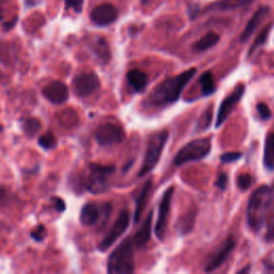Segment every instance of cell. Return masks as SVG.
<instances>
[{
    "label": "cell",
    "mask_w": 274,
    "mask_h": 274,
    "mask_svg": "<svg viewBox=\"0 0 274 274\" xmlns=\"http://www.w3.org/2000/svg\"><path fill=\"white\" fill-rule=\"evenodd\" d=\"M101 210H100L96 204H86L80 211L79 220L80 223L85 226H91L98 223V221L101 217Z\"/></svg>",
    "instance_id": "d6986e66"
},
{
    "label": "cell",
    "mask_w": 274,
    "mask_h": 274,
    "mask_svg": "<svg viewBox=\"0 0 274 274\" xmlns=\"http://www.w3.org/2000/svg\"><path fill=\"white\" fill-rule=\"evenodd\" d=\"M116 167L114 165H101L91 163L88 166L86 175L83 177L84 188L94 194H100L107 189L109 176L114 173Z\"/></svg>",
    "instance_id": "277c9868"
},
{
    "label": "cell",
    "mask_w": 274,
    "mask_h": 274,
    "mask_svg": "<svg viewBox=\"0 0 274 274\" xmlns=\"http://www.w3.org/2000/svg\"><path fill=\"white\" fill-rule=\"evenodd\" d=\"M264 241L267 243L274 242V205L268 214V223H267V232L264 235Z\"/></svg>",
    "instance_id": "83f0119b"
},
{
    "label": "cell",
    "mask_w": 274,
    "mask_h": 274,
    "mask_svg": "<svg viewBox=\"0 0 274 274\" xmlns=\"http://www.w3.org/2000/svg\"><path fill=\"white\" fill-rule=\"evenodd\" d=\"M21 123L23 131L29 137H34L41 130V122L39 119H36V118H24Z\"/></svg>",
    "instance_id": "cb8c5ba5"
},
{
    "label": "cell",
    "mask_w": 274,
    "mask_h": 274,
    "mask_svg": "<svg viewBox=\"0 0 274 274\" xmlns=\"http://www.w3.org/2000/svg\"><path fill=\"white\" fill-rule=\"evenodd\" d=\"M152 218H153V212L151 211L148 216L146 217L143 225L139 231L133 237V243L137 246L139 249L144 248V246L147 244L150 240L151 237V227H152Z\"/></svg>",
    "instance_id": "e0dca14e"
},
{
    "label": "cell",
    "mask_w": 274,
    "mask_h": 274,
    "mask_svg": "<svg viewBox=\"0 0 274 274\" xmlns=\"http://www.w3.org/2000/svg\"><path fill=\"white\" fill-rule=\"evenodd\" d=\"M73 88L78 97L86 98L100 88V79L94 72H84L73 80Z\"/></svg>",
    "instance_id": "30bf717a"
},
{
    "label": "cell",
    "mask_w": 274,
    "mask_h": 274,
    "mask_svg": "<svg viewBox=\"0 0 274 274\" xmlns=\"http://www.w3.org/2000/svg\"><path fill=\"white\" fill-rule=\"evenodd\" d=\"M90 18L93 23L98 26H108L116 22L118 18V11L111 4H102L93 9L90 13Z\"/></svg>",
    "instance_id": "7c38bea8"
},
{
    "label": "cell",
    "mask_w": 274,
    "mask_h": 274,
    "mask_svg": "<svg viewBox=\"0 0 274 274\" xmlns=\"http://www.w3.org/2000/svg\"><path fill=\"white\" fill-rule=\"evenodd\" d=\"M131 222V213L129 210H122V211L118 215L117 220L111 231L105 236V238L102 240V242L99 245V250L101 252L107 251L111 246L120 238V237L124 234V232L129 228Z\"/></svg>",
    "instance_id": "52a82bcc"
},
{
    "label": "cell",
    "mask_w": 274,
    "mask_h": 274,
    "mask_svg": "<svg viewBox=\"0 0 274 274\" xmlns=\"http://www.w3.org/2000/svg\"><path fill=\"white\" fill-rule=\"evenodd\" d=\"M245 91V87L244 85H238L237 86L233 93L227 96L220 105V108H218L217 112V116H216V122H215V126L220 127L232 114V112L236 108V106L238 105V103L240 102V100L242 99L243 95Z\"/></svg>",
    "instance_id": "9c48e42d"
},
{
    "label": "cell",
    "mask_w": 274,
    "mask_h": 274,
    "mask_svg": "<svg viewBox=\"0 0 274 274\" xmlns=\"http://www.w3.org/2000/svg\"><path fill=\"white\" fill-rule=\"evenodd\" d=\"M227 184H228V177H227L226 173H224V172L218 173V176H217L216 181L214 184L215 187L222 191H225L227 188Z\"/></svg>",
    "instance_id": "d590c367"
},
{
    "label": "cell",
    "mask_w": 274,
    "mask_h": 274,
    "mask_svg": "<svg viewBox=\"0 0 274 274\" xmlns=\"http://www.w3.org/2000/svg\"><path fill=\"white\" fill-rule=\"evenodd\" d=\"M167 141H168V131L166 130L160 131L150 137L147 146V150H146L143 166L141 167L139 172V177H144L146 175H148V173L158 165Z\"/></svg>",
    "instance_id": "5b68a950"
},
{
    "label": "cell",
    "mask_w": 274,
    "mask_h": 274,
    "mask_svg": "<svg viewBox=\"0 0 274 274\" xmlns=\"http://www.w3.org/2000/svg\"><path fill=\"white\" fill-rule=\"evenodd\" d=\"M250 270H251V267L246 266L244 269H241L240 271H238V273H248V272H250Z\"/></svg>",
    "instance_id": "74e56055"
},
{
    "label": "cell",
    "mask_w": 274,
    "mask_h": 274,
    "mask_svg": "<svg viewBox=\"0 0 274 274\" xmlns=\"http://www.w3.org/2000/svg\"><path fill=\"white\" fill-rule=\"evenodd\" d=\"M3 129H4V127H3V125H2V124H0V132H3Z\"/></svg>",
    "instance_id": "f35d334b"
},
{
    "label": "cell",
    "mask_w": 274,
    "mask_h": 274,
    "mask_svg": "<svg viewBox=\"0 0 274 274\" xmlns=\"http://www.w3.org/2000/svg\"><path fill=\"white\" fill-rule=\"evenodd\" d=\"M273 200V191L266 186H261L253 192L248 204L246 221L251 230L258 233L270 212Z\"/></svg>",
    "instance_id": "7a4b0ae2"
},
{
    "label": "cell",
    "mask_w": 274,
    "mask_h": 274,
    "mask_svg": "<svg viewBox=\"0 0 274 274\" xmlns=\"http://www.w3.org/2000/svg\"><path fill=\"white\" fill-rule=\"evenodd\" d=\"M173 191L175 190H173L172 187L168 188L165 191V193L163 194V196L161 198V202H160L159 216H158L157 224H155V231H154L155 236H157L158 239H160V240H162L164 238V236H165Z\"/></svg>",
    "instance_id": "8fae6325"
},
{
    "label": "cell",
    "mask_w": 274,
    "mask_h": 274,
    "mask_svg": "<svg viewBox=\"0 0 274 274\" xmlns=\"http://www.w3.org/2000/svg\"><path fill=\"white\" fill-rule=\"evenodd\" d=\"M52 202H53L54 208L56 209L58 212H63L66 210V203L62 198H60V197H52Z\"/></svg>",
    "instance_id": "8d00e7d4"
},
{
    "label": "cell",
    "mask_w": 274,
    "mask_h": 274,
    "mask_svg": "<svg viewBox=\"0 0 274 274\" xmlns=\"http://www.w3.org/2000/svg\"><path fill=\"white\" fill-rule=\"evenodd\" d=\"M220 41V35L215 32H208L204 36H202L194 45H193V51L197 53L206 52L209 49L213 48Z\"/></svg>",
    "instance_id": "44dd1931"
},
{
    "label": "cell",
    "mask_w": 274,
    "mask_h": 274,
    "mask_svg": "<svg viewBox=\"0 0 274 274\" xmlns=\"http://www.w3.org/2000/svg\"><path fill=\"white\" fill-rule=\"evenodd\" d=\"M43 96L54 104H62L68 101L69 89L62 81L54 80L44 87Z\"/></svg>",
    "instance_id": "5bb4252c"
},
{
    "label": "cell",
    "mask_w": 274,
    "mask_h": 274,
    "mask_svg": "<svg viewBox=\"0 0 274 274\" xmlns=\"http://www.w3.org/2000/svg\"><path fill=\"white\" fill-rule=\"evenodd\" d=\"M241 157H242L241 152H226L221 155L220 161L224 164L234 163L236 161H238L239 159H241Z\"/></svg>",
    "instance_id": "1f68e13d"
},
{
    "label": "cell",
    "mask_w": 274,
    "mask_h": 274,
    "mask_svg": "<svg viewBox=\"0 0 274 274\" xmlns=\"http://www.w3.org/2000/svg\"><path fill=\"white\" fill-rule=\"evenodd\" d=\"M151 188H152V180H148L145 184V186L143 187L139 197L136 198V207H135V211H134V222L135 223H139L141 220V216H142L144 210L146 208V205H147V202H148Z\"/></svg>",
    "instance_id": "ffe728a7"
},
{
    "label": "cell",
    "mask_w": 274,
    "mask_h": 274,
    "mask_svg": "<svg viewBox=\"0 0 274 274\" xmlns=\"http://www.w3.org/2000/svg\"><path fill=\"white\" fill-rule=\"evenodd\" d=\"M199 85L202 88L203 96H211L215 93V83H214V76L210 71L203 73L199 77Z\"/></svg>",
    "instance_id": "603a6c76"
},
{
    "label": "cell",
    "mask_w": 274,
    "mask_h": 274,
    "mask_svg": "<svg viewBox=\"0 0 274 274\" xmlns=\"http://www.w3.org/2000/svg\"><path fill=\"white\" fill-rule=\"evenodd\" d=\"M210 151H211V140H194L179 150L175 160H173V164L176 166H181L187 163L203 160L208 157Z\"/></svg>",
    "instance_id": "8992f818"
},
{
    "label": "cell",
    "mask_w": 274,
    "mask_h": 274,
    "mask_svg": "<svg viewBox=\"0 0 274 274\" xmlns=\"http://www.w3.org/2000/svg\"><path fill=\"white\" fill-rule=\"evenodd\" d=\"M47 236H48V231L43 225L36 226L31 232V238L34 241H38V242L43 241L45 238H47Z\"/></svg>",
    "instance_id": "f546056e"
},
{
    "label": "cell",
    "mask_w": 274,
    "mask_h": 274,
    "mask_svg": "<svg viewBox=\"0 0 274 274\" xmlns=\"http://www.w3.org/2000/svg\"><path fill=\"white\" fill-rule=\"evenodd\" d=\"M10 200H11L10 191L5 188H0V208L8 205Z\"/></svg>",
    "instance_id": "e575fe53"
},
{
    "label": "cell",
    "mask_w": 274,
    "mask_h": 274,
    "mask_svg": "<svg viewBox=\"0 0 274 274\" xmlns=\"http://www.w3.org/2000/svg\"><path fill=\"white\" fill-rule=\"evenodd\" d=\"M271 28H272V25L267 26L266 28L262 29V31L257 35V38L255 39L254 43L252 44V47H251V49H250V51H249V55H250V56H251V55H252L255 51L258 50L259 48H261L262 45L267 42L268 36H269V34H270Z\"/></svg>",
    "instance_id": "484cf974"
},
{
    "label": "cell",
    "mask_w": 274,
    "mask_h": 274,
    "mask_svg": "<svg viewBox=\"0 0 274 274\" xmlns=\"http://www.w3.org/2000/svg\"><path fill=\"white\" fill-rule=\"evenodd\" d=\"M254 2L255 0H216V2L211 3L207 7H205L202 10V12L208 13V12H213V11L235 10V9L250 6Z\"/></svg>",
    "instance_id": "9a60e30c"
},
{
    "label": "cell",
    "mask_w": 274,
    "mask_h": 274,
    "mask_svg": "<svg viewBox=\"0 0 274 274\" xmlns=\"http://www.w3.org/2000/svg\"><path fill=\"white\" fill-rule=\"evenodd\" d=\"M84 0H66V8L73 9L76 13L81 12L83 10Z\"/></svg>",
    "instance_id": "836d02e7"
},
{
    "label": "cell",
    "mask_w": 274,
    "mask_h": 274,
    "mask_svg": "<svg viewBox=\"0 0 274 274\" xmlns=\"http://www.w3.org/2000/svg\"><path fill=\"white\" fill-rule=\"evenodd\" d=\"M108 273H132L135 271L133 241L123 240L111 254L107 262Z\"/></svg>",
    "instance_id": "3957f363"
},
{
    "label": "cell",
    "mask_w": 274,
    "mask_h": 274,
    "mask_svg": "<svg viewBox=\"0 0 274 274\" xmlns=\"http://www.w3.org/2000/svg\"><path fill=\"white\" fill-rule=\"evenodd\" d=\"M253 185V177L250 173H242L237 178V186L241 191L249 190Z\"/></svg>",
    "instance_id": "f1b7e54d"
},
{
    "label": "cell",
    "mask_w": 274,
    "mask_h": 274,
    "mask_svg": "<svg viewBox=\"0 0 274 274\" xmlns=\"http://www.w3.org/2000/svg\"><path fill=\"white\" fill-rule=\"evenodd\" d=\"M94 51L99 59H101L104 63L108 62L109 58H111V52H109L108 45L104 39H99V41L96 43Z\"/></svg>",
    "instance_id": "d4e9b609"
},
{
    "label": "cell",
    "mask_w": 274,
    "mask_h": 274,
    "mask_svg": "<svg viewBox=\"0 0 274 274\" xmlns=\"http://www.w3.org/2000/svg\"><path fill=\"white\" fill-rule=\"evenodd\" d=\"M263 164L268 170H274V132L270 133L264 142Z\"/></svg>",
    "instance_id": "7402d4cb"
},
{
    "label": "cell",
    "mask_w": 274,
    "mask_h": 274,
    "mask_svg": "<svg viewBox=\"0 0 274 274\" xmlns=\"http://www.w3.org/2000/svg\"><path fill=\"white\" fill-rule=\"evenodd\" d=\"M195 74L196 69L192 68L176 76L168 77L165 80H163L161 84L153 89L149 96L150 105L162 108L176 103L181 94L184 93L186 86L195 76Z\"/></svg>",
    "instance_id": "6da1fadb"
},
{
    "label": "cell",
    "mask_w": 274,
    "mask_h": 274,
    "mask_svg": "<svg viewBox=\"0 0 274 274\" xmlns=\"http://www.w3.org/2000/svg\"><path fill=\"white\" fill-rule=\"evenodd\" d=\"M127 83L131 86V88L135 91V93H142L146 89L148 85V75L145 72L139 69L131 70L126 74Z\"/></svg>",
    "instance_id": "ac0fdd59"
},
{
    "label": "cell",
    "mask_w": 274,
    "mask_h": 274,
    "mask_svg": "<svg viewBox=\"0 0 274 274\" xmlns=\"http://www.w3.org/2000/svg\"><path fill=\"white\" fill-rule=\"evenodd\" d=\"M270 12L269 7H260L258 10L254 13V15L251 17V20L246 24L244 30L242 31L240 35V42L244 43L248 41L252 34L257 29V27L260 25L262 20L266 17Z\"/></svg>",
    "instance_id": "2e32d148"
},
{
    "label": "cell",
    "mask_w": 274,
    "mask_h": 274,
    "mask_svg": "<svg viewBox=\"0 0 274 274\" xmlns=\"http://www.w3.org/2000/svg\"><path fill=\"white\" fill-rule=\"evenodd\" d=\"M257 113H258V116L261 120H269L270 118H271V111H270V108L269 106L266 104V103H258L257 106Z\"/></svg>",
    "instance_id": "4dcf8cb0"
},
{
    "label": "cell",
    "mask_w": 274,
    "mask_h": 274,
    "mask_svg": "<svg viewBox=\"0 0 274 274\" xmlns=\"http://www.w3.org/2000/svg\"><path fill=\"white\" fill-rule=\"evenodd\" d=\"M235 245H236V242H235L234 237L230 236L221 245V248L217 251H215V253L211 257H210V259L208 260L206 264L205 270L207 272H212L216 270L217 268H220L222 266V263L228 258V256H230V254L234 251Z\"/></svg>",
    "instance_id": "4fadbf2b"
},
{
    "label": "cell",
    "mask_w": 274,
    "mask_h": 274,
    "mask_svg": "<svg viewBox=\"0 0 274 274\" xmlns=\"http://www.w3.org/2000/svg\"><path fill=\"white\" fill-rule=\"evenodd\" d=\"M39 145L45 150H51L56 147L57 139L52 132H48L43 134L39 139Z\"/></svg>",
    "instance_id": "4316f807"
},
{
    "label": "cell",
    "mask_w": 274,
    "mask_h": 274,
    "mask_svg": "<svg viewBox=\"0 0 274 274\" xmlns=\"http://www.w3.org/2000/svg\"><path fill=\"white\" fill-rule=\"evenodd\" d=\"M211 119H212V112L210 111H207L203 114L202 118H200V121L198 123V126L202 127V130H205L207 129V127L210 125V123H211Z\"/></svg>",
    "instance_id": "d6a6232c"
},
{
    "label": "cell",
    "mask_w": 274,
    "mask_h": 274,
    "mask_svg": "<svg viewBox=\"0 0 274 274\" xmlns=\"http://www.w3.org/2000/svg\"><path fill=\"white\" fill-rule=\"evenodd\" d=\"M95 137L99 145L112 146L122 143L125 140V132L119 124L104 123L97 127Z\"/></svg>",
    "instance_id": "ba28073f"
}]
</instances>
